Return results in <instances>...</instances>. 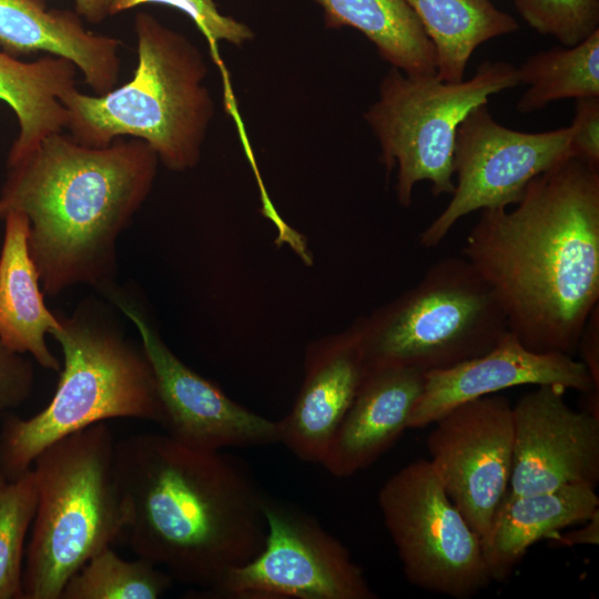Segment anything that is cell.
Listing matches in <instances>:
<instances>
[{"label":"cell","instance_id":"6da1fadb","mask_svg":"<svg viewBox=\"0 0 599 599\" xmlns=\"http://www.w3.org/2000/svg\"><path fill=\"white\" fill-rule=\"evenodd\" d=\"M515 205L481 210L463 256L525 347L572 356L599 302V167L569 158Z\"/></svg>","mask_w":599,"mask_h":599},{"label":"cell","instance_id":"7a4b0ae2","mask_svg":"<svg viewBox=\"0 0 599 599\" xmlns=\"http://www.w3.org/2000/svg\"><path fill=\"white\" fill-rule=\"evenodd\" d=\"M124 538L173 580L206 589L263 548L267 497L235 459L140 433L115 443Z\"/></svg>","mask_w":599,"mask_h":599},{"label":"cell","instance_id":"3957f363","mask_svg":"<svg viewBox=\"0 0 599 599\" xmlns=\"http://www.w3.org/2000/svg\"><path fill=\"white\" fill-rule=\"evenodd\" d=\"M158 163L139 139L94 148L59 132L8 165L0 219L11 212L28 217L29 251L43 293L108 282L116 238L150 194Z\"/></svg>","mask_w":599,"mask_h":599},{"label":"cell","instance_id":"277c9868","mask_svg":"<svg viewBox=\"0 0 599 599\" xmlns=\"http://www.w3.org/2000/svg\"><path fill=\"white\" fill-rule=\"evenodd\" d=\"M138 63L130 81L104 94L78 88L61 97L65 129L79 143L106 146L118 138L144 141L169 170L194 167L214 116L202 51L153 16L134 18Z\"/></svg>","mask_w":599,"mask_h":599},{"label":"cell","instance_id":"5b68a950","mask_svg":"<svg viewBox=\"0 0 599 599\" xmlns=\"http://www.w3.org/2000/svg\"><path fill=\"white\" fill-rule=\"evenodd\" d=\"M104 422L70 434L33 460L38 504L22 573L23 599H60L68 580L125 536L129 505Z\"/></svg>","mask_w":599,"mask_h":599},{"label":"cell","instance_id":"8992f818","mask_svg":"<svg viewBox=\"0 0 599 599\" xmlns=\"http://www.w3.org/2000/svg\"><path fill=\"white\" fill-rule=\"evenodd\" d=\"M58 318L50 334L62 348L63 368L52 399L37 415L12 416L2 425L0 473L7 480L29 470L52 443L93 424L111 418L164 422L143 351L84 313Z\"/></svg>","mask_w":599,"mask_h":599},{"label":"cell","instance_id":"52a82bcc","mask_svg":"<svg viewBox=\"0 0 599 599\" xmlns=\"http://www.w3.org/2000/svg\"><path fill=\"white\" fill-rule=\"evenodd\" d=\"M357 329L368 366L400 365L426 374L488 352L508 323L475 267L464 256H448Z\"/></svg>","mask_w":599,"mask_h":599},{"label":"cell","instance_id":"ba28073f","mask_svg":"<svg viewBox=\"0 0 599 599\" xmlns=\"http://www.w3.org/2000/svg\"><path fill=\"white\" fill-rule=\"evenodd\" d=\"M519 83L518 69L504 61L485 60L470 79L459 82L389 69L364 120L378 140L387 172L397 169L395 190L400 205H410L413 190L422 181L430 183L434 196L453 194L459 124L474 108L488 103L489 97Z\"/></svg>","mask_w":599,"mask_h":599},{"label":"cell","instance_id":"9c48e42d","mask_svg":"<svg viewBox=\"0 0 599 599\" xmlns=\"http://www.w3.org/2000/svg\"><path fill=\"white\" fill-rule=\"evenodd\" d=\"M377 499L410 583L455 599L471 598L490 585L480 538L429 460L400 468L384 483Z\"/></svg>","mask_w":599,"mask_h":599},{"label":"cell","instance_id":"30bf717a","mask_svg":"<svg viewBox=\"0 0 599 599\" xmlns=\"http://www.w3.org/2000/svg\"><path fill=\"white\" fill-rule=\"evenodd\" d=\"M262 550L199 593L215 599H375L363 568L314 518L267 498Z\"/></svg>","mask_w":599,"mask_h":599},{"label":"cell","instance_id":"8fae6325","mask_svg":"<svg viewBox=\"0 0 599 599\" xmlns=\"http://www.w3.org/2000/svg\"><path fill=\"white\" fill-rule=\"evenodd\" d=\"M571 135L570 125L516 131L495 121L487 103L474 108L456 132L451 199L419 234L420 245L437 247L471 212L517 204L536 176L573 158Z\"/></svg>","mask_w":599,"mask_h":599},{"label":"cell","instance_id":"7c38bea8","mask_svg":"<svg viewBox=\"0 0 599 599\" xmlns=\"http://www.w3.org/2000/svg\"><path fill=\"white\" fill-rule=\"evenodd\" d=\"M426 444L445 491L481 538L505 497L512 465V406L496 394L435 420Z\"/></svg>","mask_w":599,"mask_h":599},{"label":"cell","instance_id":"4fadbf2b","mask_svg":"<svg viewBox=\"0 0 599 599\" xmlns=\"http://www.w3.org/2000/svg\"><path fill=\"white\" fill-rule=\"evenodd\" d=\"M112 300L140 334L163 407L165 434L184 446L205 451L280 443L277 422L230 399L183 364L136 307L119 295Z\"/></svg>","mask_w":599,"mask_h":599},{"label":"cell","instance_id":"5bb4252c","mask_svg":"<svg viewBox=\"0 0 599 599\" xmlns=\"http://www.w3.org/2000/svg\"><path fill=\"white\" fill-rule=\"evenodd\" d=\"M566 389L542 385L512 406V465L507 493L532 495L569 485L596 489L599 416L576 410Z\"/></svg>","mask_w":599,"mask_h":599},{"label":"cell","instance_id":"9a60e30c","mask_svg":"<svg viewBox=\"0 0 599 599\" xmlns=\"http://www.w3.org/2000/svg\"><path fill=\"white\" fill-rule=\"evenodd\" d=\"M520 385L578 390L589 398L586 409L599 413V389L580 361L566 354L532 352L508 331L483 355L426 373L408 428H424L463 403Z\"/></svg>","mask_w":599,"mask_h":599},{"label":"cell","instance_id":"2e32d148","mask_svg":"<svg viewBox=\"0 0 599 599\" xmlns=\"http://www.w3.org/2000/svg\"><path fill=\"white\" fill-rule=\"evenodd\" d=\"M424 377V372L413 367L369 366L321 465L336 477H348L373 465L408 428Z\"/></svg>","mask_w":599,"mask_h":599},{"label":"cell","instance_id":"e0dca14e","mask_svg":"<svg viewBox=\"0 0 599 599\" xmlns=\"http://www.w3.org/2000/svg\"><path fill=\"white\" fill-rule=\"evenodd\" d=\"M307 364L293 409L277 422L280 443L297 458L322 464L369 368L357 327L317 348Z\"/></svg>","mask_w":599,"mask_h":599},{"label":"cell","instance_id":"ac0fdd59","mask_svg":"<svg viewBox=\"0 0 599 599\" xmlns=\"http://www.w3.org/2000/svg\"><path fill=\"white\" fill-rule=\"evenodd\" d=\"M121 41L87 30L74 11L43 0H0V48L17 57L45 52L71 61L95 94L118 84Z\"/></svg>","mask_w":599,"mask_h":599},{"label":"cell","instance_id":"d6986e66","mask_svg":"<svg viewBox=\"0 0 599 599\" xmlns=\"http://www.w3.org/2000/svg\"><path fill=\"white\" fill-rule=\"evenodd\" d=\"M598 509L596 489L586 485L532 495L506 493L480 538L491 581L508 579L530 546L586 521Z\"/></svg>","mask_w":599,"mask_h":599},{"label":"cell","instance_id":"ffe728a7","mask_svg":"<svg viewBox=\"0 0 599 599\" xmlns=\"http://www.w3.org/2000/svg\"><path fill=\"white\" fill-rule=\"evenodd\" d=\"M0 254V341L18 354H30L42 367L61 370L45 335L60 325L44 304L38 270L31 258L29 221L20 212L4 217Z\"/></svg>","mask_w":599,"mask_h":599},{"label":"cell","instance_id":"44dd1931","mask_svg":"<svg viewBox=\"0 0 599 599\" xmlns=\"http://www.w3.org/2000/svg\"><path fill=\"white\" fill-rule=\"evenodd\" d=\"M75 65L61 57L44 55L24 62L0 50V100L14 112L19 134L8 165L32 152L47 136L62 132L67 110L61 97L77 88Z\"/></svg>","mask_w":599,"mask_h":599},{"label":"cell","instance_id":"7402d4cb","mask_svg":"<svg viewBox=\"0 0 599 599\" xmlns=\"http://www.w3.org/2000/svg\"><path fill=\"white\" fill-rule=\"evenodd\" d=\"M328 29L352 27L379 57L409 75L436 74L435 48L405 0H315Z\"/></svg>","mask_w":599,"mask_h":599},{"label":"cell","instance_id":"603a6c76","mask_svg":"<svg viewBox=\"0 0 599 599\" xmlns=\"http://www.w3.org/2000/svg\"><path fill=\"white\" fill-rule=\"evenodd\" d=\"M430 39L436 75L446 82L464 80L467 63L478 45L515 32V19L491 0H405Z\"/></svg>","mask_w":599,"mask_h":599},{"label":"cell","instance_id":"cb8c5ba5","mask_svg":"<svg viewBox=\"0 0 599 599\" xmlns=\"http://www.w3.org/2000/svg\"><path fill=\"white\" fill-rule=\"evenodd\" d=\"M518 69L528 89L519 113H531L561 99L599 98V29L572 47H555L528 58Z\"/></svg>","mask_w":599,"mask_h":599},{"label":"cell","instance_id":"d4e9b609","mask_svg":"<svg viewBox=\"0 0 599 599\" xmlns=\"http://www.w3.org/2000/svg\"><path fill=\"white\" fill-rule=\"evenodd\" d=\"M173 578L153 562L125 560L106 547L87 561L65 583L60 599H156Z\"/></svg>","mask_w":599,"mask_h":599},{"label":"cell","instance_id":"484cf974","mask_svg":"<svg viewBox=\"0 0 599 599\" xmlns=\"http://www.w3.org/2000/svg\"><path fill=\"white\" fill-rule=\"evenodd\" d=\"M37 504L32 467L16 479L0 480V599H23V546Z\"/></svg>","mask_w":599,"mask_h":599},{"label":"cell","instance_id":"4316f807","mask_svg":"<svg viewBox=\"0 0 599 599\" xmlns=\"http://www.w3.org/2000/svg\"><path fill=\"white\" fill-rule=\"evenodd\" d=\"M521 18L537 32L565 47L580 43L599 29L598 0H514Z\"/></svg>","mask_w":599,"mask_h":599},{"label":"cell","instance_id":"83f0119b","mask_svg":"<svg viewBox=\"0 0 599 599\" xmlns=\"http://www.w3.org/2000/svg\"><path fill=\"white\" fill-rule=\"evenodd\" d=\"M142 4H162L182 11L192 19L213 50L220 41L242 45L254 38L251 28L232 17L222 14L213 0H113L110 14Z\"/></svg>","mask_w":599,"mask_h":599},{"label":"cell","instance_id":"f1b7e54d","mask_svg":"<svg viewBox=\"0 0 599 599\" xmlns=\"http://www.w3.org/2000/svg\"><path fill=\"white\" fill-rule=\"evenodd\" d=\"M33 380L31 363L0 341V413L24 402L31 394Z\"/></svg>","mask_w":599,"mask_h":599},{"label":"cell","instance_id":"f546056e","mask_svg":"<svg viewBox=\"0 0 599 599\" xmlns=\"http://www.w3.org/2000/svg\"><path fill=\"white\" fill-rule=\"evenodd\" d=\"M570 126L573 158L599 167V98L576 100Z\"/></svg>","mask_w":599,"mask_h":599},{"label":"cell","instance_id":"4dcf8cb0","mask_svg":"<svg viewBox=\"0 0 599 599\" xmlns=\"http://www.w3.org/2000/svg\"><path fill=\"white\" fill-rule=\"evenodd\" d=\"M577 352L580 353L581 363L587 368L592 383L599 389V306L589 315L581 332Z\"/></svg>","mask_w":599,"mask_h":599},{"label":"cell","instance_id":"1f68e13d","mask_svg":"<svg viewBox=\"0 0 599 599\" xmlns=\"http://www.w3.org/2000/svg\"><path fill=\"white\" fill-rule=\"evenodd\" d=\"M577 530L562 536L556 534L550 539L558 540L560 544L575 545H597L599 540V509L596 510Z\"/></svg>","mask_w":599,"mask_h":599},{"label":"cell","instance_id":"d6a6232c","mask_svg":"<svg viewBox=\"0 0 599 599\" xmlns=\"http://www.w3.org/2000/svg\"><path fill=\"white\" fill-rule=\"evenodd\" d=\"M75 12L90 23H101L110 14L113 0H73Z\"/></svg>","mask_w":599,"mask_h":599},{"label":"cell","instance_id":"836d02e7","mask_svg":"<svg viewBox=\"0 0 599 599\" xmlns=\"http://www.w3.org/2000/svg\"><path fill=\"white\" fill-rule=\"evenodd\" d=\"M4 477L2 476V474L0 473V480L3 479ZM6 479V478H4Z\"/></svg>","mask_w":599,"mask_h":599}]
</instances>
